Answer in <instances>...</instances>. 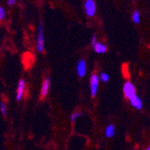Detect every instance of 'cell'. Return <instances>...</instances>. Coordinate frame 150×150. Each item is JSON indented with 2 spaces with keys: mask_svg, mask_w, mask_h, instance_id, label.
I'll return each instance as SVG.
<instances>
[{
  "mask_svg": "<svg viewBox=\"0 0 150 150\" xmlns=\"http://www.w3.org/2000/svg\"><path fill=\"white\" fill-rule=\"evenodd\" d=\"M45 49V37L44 29L42 23H40L37 28V37H36V50L38 52H43Z\"/></svg>",
  "mask_w": 150,
  "mask_h": 150,
  "instance_id": "1",
  "label": "cell"
},
{
  "mask_svg": "<svg viewBox=\"0 0 150 150\" xmlns=\"http://www.w3.org/2000/svg\"><path fill=\"white\" fill-rule=\"evenodd\" d=\"M25 88H26V82L24 79H20L18 84H17V88H16V100L17 102H20L25 93Z\"/></svg>",
  "mask_w": 150,
  "mask_h": 150,
  "instance_id": "2",
  "label": "cell"
},
{
  "mask_svg": "<svg viewBox=\"0 0 150 150\" xmlns=\"http://www.w3.org/2000/svg\"><path fill=\"white\" fill-rule=\"evenodd\" d=\"M98 85H99V77L96 74H93L90 79V91L92 97H94L98 91Z\"/></svg>",
  "mask_w": 150,
  "mask_h": 150,
  "instance_id": "3",
  "label": "cell"
},
{
  "mask_svg": "<svg viewBox=\"0 0 150 150\" xmlns=\"http://www.w3.org/2000/svg\"><path fill=\"white\" fill-rule=\"evenodd\" d=\"M123 93L127 99H130L136 95V88L130 82H126L123 86Z\"/></svg>",
  "mask_w": 150,
  "mask_h": 150,
  "instance_id": "4",
  "label": "cell"
},
{
  "mask_svg": "<svg viewBox=\"0 0 150 150\" xmlns=\"http://www.w3.org/2000/svg\"><path fill=\"white\" fill-rule=\"evenodd\" d=\"M50 77H46L42 84V86H40V97L42 98H45L47 95L49 94V92H50Z\"/></svg>",
  "mask_w": 150,
  "mask_h": 150,
  "instance_id": "5",
  "label": "cell"
},
{
  "mask_svg": "<svg viewBox=\"0 0 150 150\" xmlns=\"http://www.w3.org/2000/svg\"><path fill=\"white\" fill-rule=\"evenodd\" d=\"M85 10L88 16H93L96 12V6L93 0H86L85 2Z\"/></svg>",
  "mask_w": 150,
  "mask_h": 150,
  "instance_id": "6",
  "label": "cell"
},
{
  "mask_svg": "<svg viewBox=\"0 0 150 150\" xmlns=\"http://www.w3.org/2000/svg\"><path fill=\"white\" fill-rule=\"evenodd\" d=\"M76 73L79 77H84L86 74V64L84 59H80L76 65Z\"/></svg>",
  "mask_w": 150,
  "mask_h": 150,
  "instance_id": "7",
  "label": "cell"
},
{
  "mask_svg": "<svg viewBox=\"0 0 150 150\" xmlns=\"http://www.w3.org/2000/svg\"><path fill=\"white\" fill-rule=\"evenodd\" d=\"M129 102H130V104L134 108L137 109V110H140V109L142 108V101L140 100V98L139 96H137V95H135V96L130 98Z\"/></svg>",
  "mask_w": 150,
  "mask_h": 150,
  "instance_id": "8",
  "label": "cell"
},
{
  "mask_svg": "<svg viewBox=\"0 0 150 150\" xmlns=\"http://www.w3.org/2000/svg\"><path fill=\"white\" fill-rule=\"evenodd\" d=\"M93 49H94L95 52H97L99 54H103V53H105L107 51V47L101 42L95 43V45L93 46Z\"/></svg>",
  "mask_w": 150,
  "mask_h": 150,
  "instance_id": "9",
  "label": "cell"
},
{
  "mask_svg": "<svg viewBox=\"0 0 150 150\" xmlns=\"http://www.w3.org/2000/svg\"><path fill=\"white\" fill-rule=\"evenodd\" d=\"M115 134V127L113 125H109L107 126L106 129H105V135L107 138H112V136H114Z\"/></svg>",
  "mask_w": 150,
  "mask_h": 150,
  "instance_id": "10",
  "label": "cell"
},
{
  "mask_svg": "<svg viewBox=\"0 0 150 150\" xmlns=\"http://www.w3.org/2000/svg\"><path fill=\"white\" fill-rule=\"evenodd\" d=\"M132 21L135 23H139L140 22V15L139 11H134L133 12V15H132Z\"/></svg>",
  "mask_w": 150,
  "mask_h": 150,
  "instance_id": "11",
  "label": "cell"
},
{
  "mask_svg": "<svg viewBox=\"0 0 150 150\" xmlns=\"http://www.w3.org/2000/svg\"><path fill=\"white\" fill-rule=\"evenodd\" d=\"M0 112H1L2 115H4V116H6L7 113V106L4 101H2L1 103H0Z\"/></svg>",
  "mask_w": 150,
  "mask_h": 150,
  "instance_id": "12",
  "label": "cell"
},
{
  "mask_svg": "<svg viewBox=\"0 0 150 150\" xmlns=\"http://www.w3.org/2000/svg\"><path fill=\"white\" fill-rule=\"evenodd\" d=\"M80 116H81V112H75L73 114H71V117H70L71 121H72V122H75L77 118H79Z\"/></svg>",
  "mask_w": 150,
  "mask_h": 150,
  "instance_id": "13",
  "label": "cell"
},
{
  "mask_svg": "<svg viewBox=\"0 0 150 150\" xmlns=\"http://www.w3.org/2000/svg\"><path fill=\"white\" fill-rule=\"evenodd\" d=\"M5 18H6V11L2 6H0V21L5 20Z\"/></svg>",
  "mask_w": 150,
  "mask_h": 150,
  "instance_id": "14",
  "label": "cell"
},
{
  "mask_svg": "<svg viewBox=\"0 0 150 150\" xmlns=\"http://www.w3.org/2000/svg\"><path fill=\"white\" fill-rule=\"evenodd\" d=\"M100 78H101V80L103 81V82H107V81H109V75H107L106 73H101V75H100Z\"/></svg>",
  "mask_w": 150,
  "mask_h": 150,
  "instance_id": "15",
  "label": "cell"
},
{
  "mask_svg": "<svg viewBox=\"0 0 150 150\" xmlns=\"http://www.w3.org/2000/svg\"><path fill=\"white\" fill-rule=\"evenodd\" d=\"M16 3V0H7V5L9 6H13Z\"/></svg>",
  "mask_w": 150,
  "mask_h": 150,
  "instance_id": "16",
  "label": "cell"
},
{
  "mask_svg": "<svg viewBox=\"0 0 150 150\" xmlns=\"http://www.w3.org/2000/svg\"><path fill=\"white\" fill-rule=\"evenodd\" d=\"M96 42H97V40H96V36L93 35V38H92V46H94Z\"/></svg>",
  "mask_w": 150,
  "mask_h": 150,
  "instance_id": "17",
  "label": "cell"
},
{
  "mask_svg": "<svg viewBox=\"0 0 150 150\" xmlns=\"http://www.w3.org/2000/svg\"><path fill=\"white\" fill-rule=\"evenodd\" d=\"M146 150H150V146H148V147H147V149H146Z\"/></svg>",
  "mask_w": 150,
  "mask_h": 150,
  "instance_id": "18",
  "label": "cell"
},
{
  "mask_svg": "<svg viewBox=\"0 0 150 150\" xmlns=\"http://www.w3.org/2000/svg\"><path fill=\"white\" fill-rule=\"evenodd\" d=\"M133 150H134V149H133Z\"/></svg>",
  "mask_w": 150,
  "mask_h": 150,
  "instance_id": "19",
  "label": "cell"
}]
</instances>
